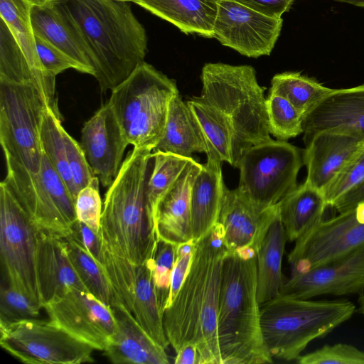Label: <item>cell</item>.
Here are the masks:
<instances>
[{"mask_svg": "<svg viewBox=\"0 0 364 364\" xmlns=\"http://www.w3.org/2000/svg\"><path fill=\"white\" fill-rule=\"evenodd\" d=\"M48 107L34 84L0 79V143L6 165L3 182L35 221L46 220L55 213L41 175L40 129Z\"/></svg>", "mask_w": 364, "mask_h": 364, "instance_id": "1", "label": "cell"}, {"mask_svg": "<svg viewBox=\"0 0 364 364\" xmlns=\"http://www.w3.org/2000/svg\"><path fill=\"white\" fill-rule=\"evenodd\" d=\"M227 249L220 225L196 243L189 272L171 304L163 314L169 345L176 353L196 346L198 364H221L218 313L222 272Z\"/></svg>", "mask_w": 364, "mask_h": 364, "instance_id": "2", "label": "cell"}, {"mask_svg": "<svg viewBox=\"0 0 364 364\" xmlns=\"http://www.w3.org/2000/svg\"><path fill=\"white\" fill-rule=\"evenodd\" d=\"M62 4L87 45L102 92L112 90L142 63L145 28L126 1L65 0Z\"/></svg>", "mask_w": 364, "mask_h": 364, "instance_id": "3", "label": "cell"}, {"mask_svg": "<svg viewBox=\"0 0 364 364\" xmlns=\"http://www.w3.org/2000/svg\"><path fill=\"white\" fill-rule=\"evenodd\" d=\"M151 151L134 147L128 153L105 193L99 230L102 246L136 266L153 256L157 242L146 197Z\"/></svg>", "mask_w": 364, "mask_h": 364, "instance_id": "4", "label": "cell"}, {"mask_svg": "<svg viewBox=\"0 0 364 364\" xmlns=\"http://www.w3.org/2000/svg\"><path fill=\"white\" fill-rule=\"evenodd\" d=\"M257 252H227L224 259L217 325L221 364L273 362L261 329Z\"/></svg>", "mask_w": 364, "mask_h": 364, "instance_id": "5", "label": "cell"}, {"mask_svg": "<svg viewBox=\"0 0 364 364\" xmlns=\"http://www.w3.org/2000/svg\"><path fill=\"white\" fill-rule=\"evenodd\" d=\"M200 96L219 109L233 131V166H238L242 154L252 146L272 140L269 131L264 87L257 80L255 68L208 63L201 72Z\"/></svg>", "mask_w": 364, "mask_h": 364, "instance_id": "6", "label": "cell"}, {"mask_svg": "<svg viewBox=\"0 0 364 364\" xmlns=\"http://www.w3.org/2000/svg\"><path fill=\"white\" fill-rule=\"evenodd\" d=\"M356 311L347 299L310 300L278 295L260 306L263 341L273 358L296 360L313 341L349 320Z\"/></svg>", "mask_w": 364, "mask_h": 364, "instance_id": "7", "label": "cell"}, {"mask_svg": "<svg viewBox=\"0 0 364 364\" xmlns=\"http://www.w3.org/2000/svg\"><path fill=\"white\" fill-rule=\"evenodd\" d=\"M176 81L143 61L111 90L108 105L129 144L152 151L163 137Z\"/></svg>", "mask_w": 364, "mask_h": 364, "instance_id": "8", "label": "cell"}, {"mask_svg": "<svg viewBox=\"0 0 364 364\" xmlns=\"http://www.w3.org/2000/svg\"><path fill=\"white\" fill-rule=\"evenodd\" d=\"M303 165V151L286 141L272 139L252 146L238 164L237 189L257 208L266 210L297 187Z\"/></svg>", "mask_w": 364, "mask_h": 364, "instance_id": "9", "label": "cell"}, {"mask_svg": "<svg viewBox=\"0 0 364 364\" xmlns=\"http://www.w3.org/2000/svg\"><path fill=\"white\" fill-rule=\"evenodd\" d=\"M39 230L2 181L0 183L2 282L43 307L36 266Z\"/></svg>", "mask_w": 364, "mask_h": 364, "instance_id": "10", "label": "cell"}, {"mask_svg": "<svg viewBox=\"0 0 364 364\" xmlns=\"http://www.w3.org/2000/svg\"><path fill=\"white\" fill-rule=\"evenodd\" d=\"M0 345L11 355L30 364L92 363L95 350L50 321L32 318L0 325Z\"/></svg>", "mask_w": 364, "mask_h": 364, "instance_id": "11", "label": "cell"}, {"mask_svg": "<svg viewBox=\"0 0 364 364\" xmlns=\"http://www.w3.org/2000/svg\"><path fill=\"white\" fill-rule=\"evenodd\" d=\"M364 247V201L321 220L296 241L288 255L291 274L341 259Z\"/></svg>", "mask_w": 364, "mask_h": 364, "instance_id": "12", "label": "cell"}, {"mask_svg": "<svg viewBox=\"0 0 364 364\" xmlns=\"http://www.w3.org/2000/svg\"><path fill=\"white\" fill-rule=\"evenodd\" d=\"M43 309L50 321L95 350L104 351L117 330L112 307L85 291L70 290Z\"/></svg>", "mask_w": 364, "mask_h": 364, "instance_id": "13", "label": "cell"}, {"mask_svg": "<svg viewBox=\"0 0 364 364\" xmlns=\"http://www.w3.org/2000/svg\"><path fill=\"white\" fill-rule=\"evenodd\" d=\"M283 20L257 12L232 0H220L213 38L249 58L269 55Z\"/></svg>", "mask_w": 364, "mask_h": 364, "instance_id": "14", "label": "cell"}, {"mask_svg": "<svg viewBox=\"0 0 364 364\" xmlns=\"http://www.w3.org/2000/svg\"><path fill=\"white\" fill-rule=\"evenodd\" d=\"M364 292V247L334 262L291 274L279 295L309 299Z\"/></svg>", "mask_w": 364, "mask_h": 364, "instance_id": "15", "label": "cell"}, {"mask_svg": "<svg viewBox=\"0 0 364 364\" xmlns=\"http://www.w3.org/2000/svg\"><path fill=\"white\" fill-rule=\"evenodd\" d=\"M129 142L110 106H102L81 130L80 145L95 176L109 187L122 166Z\"/></svg>", "mask_w": 364, "mask_h": 364, "instance_id": "16", "label": "cell"}, {"mask_svg": "<svg viewBox=\"0 0 364 364\" xmlns=\"http://www.w3.org/2000/svg\"><path fill=\"white\" fill-rule=\"evenodd\" d=\"M305 182L323 191L341 168L364 144V134L337 127L319 131L304 140Z\"/></svg>", "mask_w": 364, "mask_h": 364, "instance_id": "17", "label": "cell"}, {"mask_svg": "<svg viewBox=\"0 0 364 364\" xmlns=\"http://www.w3.org/2000/svg\"><path fill=\"white\" fill-rule=\"evenodd\" d=\"M279 213L278 203L262 210L237 188H226L218 223L228 252L247 248L257 251L266 232Z\"/></svg>", "mask_w": 364, "mask_h": 364, "instance_id": "18", "label": "cell"}, {"mask_svg": "<svg viewBox=\"0 0 364 364\" xmlns=\"http://www.w3.org/2000/svg\"><path fill=\"white\" fill-rule=\"evenodd\" d=\"M31 19L35 34L68 56L77 65L79 72L94 76L90 50L62 1L33 5Z\"/></svg>", "mask_w": 364, "mask_h": 364, "instance_id": "19", "label": "cell"}, {"mask_svg": "<svg viewBox=\"0 0 364 364\" xmlns=\"http://www.w3.org/2000/svg\"><path fill=\"white\" fill-rule=\"evenodd\" d=\"M36 266L43 307L70 290L87 291L73 266L62 237L39 230Z\"/></svg>", "mask_w": 364, "mask_h": 364, "instance_id": "20", "label": "cell"}, {"mask_svg": "<svg viewBox=\"0 0 364 364\" xmlns=\"http://www.w3.org/2000/svg\"><path fill=\"white\" fill-rule=\"evenodd\" d=\"M202 166L193 159L162 197L156 216L158 239L175 245L193 240L191 193Z\"/></svg>", "mask_w": 364, "mask_h": 364, "instance_id": "21", "label": "cell"}, {"mask_svg": "<svg viewBox=\"0 0 364 364\" xmlns=\"http://www.w3.org/2000/svg\"><path fill=\"white\" fill-rule=\"evenodd\" d=\"M117 327L105 355L113 363L168 364L164 348L151 338L121 302L113 305Z\"/></svg>", "mask_w": 364, "mask_h": 364, "instance_id": "22", "label": "cell"}, {"mask_svg": "<svg viewBox=\"0 0 364 364\" xmlns=\"http://www.w3.org/2000/svg\"><path fill=\"white\" fill-rule=\"evenodd\" d=\"M346 127L364 134V84L333 89L304 119V140L326 129Z\"/></svg>", "mask_w": 364, "mask_h": 364, "instance_id": "23", "label": "cell"}, {"mask_svg": "<svg viewBox=\"0 0 364 364\" xmlns=\"http://www.w3.org/2000/svg\"><path fill=\"white\" fill-rule=\"evenodd\" d=\"M226 188L222 162L207 159L195 180L191 193L194 241L200 240L218 223Z\"/></svg>", "mask_w": 364, "mask_h": 364, "instance_id": "24", "label": "cell"}, {"mask_svg": "<svg viewBox=\"0 0 364 364\" xmlns=\"http://www.w3.org/2000/svg\"><path fill=\"white\" fill-rule=\"evenodd\" d=\"M220 0H138L135 4L186 34L213 38Z\"/></svg>", "mask_w": 364, "mask_h": 364, "instance_id": "25", "label": "cell"}, {"mask_svg": "<svg viewBox=\"0 0 364 364\" xmlns=\"http://www.w3.org/2000/svg\"><path fill=\"white\" fill-rule=\"evenodd\" d=\"M153 151L171 153L191 158L194 153L207 152V144L196 117L179 94L169 105L162 139Z\"/></svg>", "mask_w": 364, "mask_h": 364, "instance_id": "26", "label": "cell"}, {"mask_svg": "<svg viewBox=\"0 0 364 364\" xmlns=\"http://www.w3.org/2000/svg\"><path fill=\"white\" fill-rule=\"evenodd\" d=\"M287 240L279 212L257 252V296L260 306L277 296L285 282L282 259Z\"/></svg>", "mask_w": 364, "mask_h": 364, "instance_id": "27", "label": "cell"}, {"mask_svg": "<svg viewBox=\"0 0 364 364\" xmlns=\"http://www.w3.org/2000/svg\"><path fill=\"white\" fill-rule=\"evenodd\" d=\"M278 207L287 239L294 242L323 219L328 206L323 192L304 181L284 196Z\"/></svg>", "mask_w": 364, "mask_h": 364, "instance_id": "28", "label": "cell"}, {"mask_svg": "<svg viewBox=\"0 0 364 364\" xmlns=\"http://www.w3.org/2000/svg\"><path fill=\"white\" fill-rule=\"evenodd\" d=\"M33 6L28 0H0V16L19 43L32 69L44 85L50 108L58 112L59 110L55 97V77L46 72L36 50L31 19Z\"/></svg>", "mask_w": 364, "mask_h": 364, "instance_id": "29", "label": "cell"}, {"mask_svg": "<svg viewBox=\"0 0 364 364\" xmlns=\"http://www.w3.org/2000/svg\"><path fill=\"white\" fill-rule=\"evenodd\" d=\"M131 312L146 333L167 349L169 343L164 327V313L153 280V256L137 267Z\"/></svg>", "mask_w": 364, "mask_h": 364, "instance_id": "30", "label": "cell"}, {"mask_svg": "<svg viewBox=\"0 0 364 364\" xmlns=\"http://www.w3.org/2000/svg\"><path fill=\"white\" fill-rule=\"evenodd\" d=\"M202 129L207 144V159L233 166L234 137L229 119L200 97L186 101Z\"/></svg>", "mask_w": 364, "mask_h": 364, "instance_id": "31", "label": "cell"}, {"mask_svg": "<svg viewBox=\"0 0 364 364\" xmlns=\"http://www.w3.org/2000/svg\"><path fill=\"white\" fill-rule=\"evenodd\" d=\"M333 90L299 72H284L273 76L269 94L284 97L305 117Z\"/></svg>", "mask_w": 364, "mask_h": 364, "instance_id": "32", "label": "cell"}, {"mask_svg": "<svg viewBox=\"0 0 364 364\" xmlns=\"http://www.w3.org/2000/svg\"><path fill=\"white\" fill-rule=\"evenodd\" d=\"M153 159L146 197L148 213L156 229V216L160 200L193 159L154 151Z\"/></svg>", "mask_w": 364, "mask_h": 364, "instance_id": "33", "label": "cell"}, {"mask_svg": "<svg viewBox=\"0 0 364 364\" xmlns=\"http://www.w3.org/2000/svg\"><path fill=\"white\" fill-rule=\"evenodd\" d=\"M63 238L73 266L87 291L103 303L113 306L116 302L114 291L102 265L71 236Z\"/></svg>", "mask_w": 364, "mask_h": 364, "instance_id": "34", "label": "cell"}, {"mask_svg": "<svg viewBox=\"0 0 364 364\" xmlns=\"http://www.w3.org/2000/svg\"><path fill=\"white\" fill-rule=\"evenodd\" d=\"M0 79L15 82L33 83L43 94L50 106L48 92L44 85L32 69L19 43L1 18L0 21Z\"/></svg>", "mask_w": 364, "mask_h": 364, "instance_id": "35", "label": "cell"}, {"mask_svg": "<svg viewBox=\"0 0 364 364\" xmlns=\"http://www.w3.org/2000/svg\"><path fill=\"white\" fill-rule=\"evenodd\" d=\"M60 118L50 107L45 112L40 129V137L43 153L53 168L61 177L75 200L76 192L70 168L63 139L64 129Z\"/></svg>", "mask_w": 364, "mask_h": 364, "instance_id": "36", "label": "cell"}, {"mask_svg": "<svg viewBox=\"0 0 364 364\" xmlns=\"http://www.w3.org/2000/svg\"><path fill=\"white\" fill-rule=\"evenodd\" d=\"M266 108L269 133L277 140L286 141L304 132V117L284 97L269 94Z\"/></svg>", "mask_w": 364, "mask_h": 364, "instance_id": "37", "label": "cell"}, {"mask_svg": "<svg viewBox=\"0 0 364 364\" xmlns=\"http://www.w3.org/2000/svg\"><path fill=\"white\" fill-rule=\"evenodd\" d=\"M43 307L18 290L2 282L0 289V325L37 318Z\"/></svg>", "mask_w": 364, "mask_h": 364, "instance_id": "38", "label": "cell"}, {"mask_svg": "<svg viewBox=\"0 0 364 364\" xmlns=\"http://www.w3.org/2000/svg\"><path fill=\"white\" fill-rule=\"evenodd\" d=\"M41 175L43 186L58 212L72 229L77 221L75 201L69 189L43 153Z\"/></svg>", "mask_w": 364, "mask_h": 364, "instance_id": "39", "label": "cell"}, {"mask_svg": "<svg viewBox=\"0 0 364 364\" xmlns=\"http://www.w3.org/2000/svg\"><path fill=\"white\" fill-rule=\"evenodd\" d=\"M364 181V144L341 168L322 191L327 205L332 208L336 200Z\"/></svg>", "mask_w": 364, "mask_h": 364, "instance_id": "40", "label": "cell"}, {"mask_svg": "<svg viewBox=\"0 0 364 364\" xmlns=\"http://www.w3.org/2000/svg\"><path fill=\"white\" fill-rule=\"evenodd\" d=\"M177 245L157 238L153 255V280L163 313L168 298L171 277L176 260Z\"/></svg>", "mask_w": 364, "mask_h": 364, "instance_id": "41", "label": "cell"}, {"mask_svg": "<svg viewBox=\"0 0 364 364\" xmlns=\"http://www.w3.org/2000/svg\"><path fill=\"white\" fill-rule=\"evenodd\" d=\"M296 362L299 364H364V350L348 343L324 345L301 355Z\"/></svg>", "mask_w": 364, "mask_h": 364, "instance_id": "42", "label": "cell"}, {"mask_svg": "<svg viewBox=\"0 0 364 364\" xmlns=\"http://www.w3.org/2000/svg\"><path fill=\"white\" fill-rule=\"evenodd\" d=\"M100 180L95 176L89 184L82 188L76 198L77 219L99 234L102 203L99 191Z\"/></svg>", "mask_w": 364, "mask_h": 364, "instance_id": "43", "label": "cell"}, {"mask_svg": "<svg viewBox=\"0 0 364 364\" xmlns=\"http://www.w3.org/2000/svg\"><path fill=\"white\" fill-rule=\"evenodd\" d=\"M63 135L68 166L76 192L78 194L82 188L89 184L95 175L91 170L80 144L65 129L63 131Z\"/></svg>", "mask_w": 364, "mask_h": 364, "instance_id": "44", "label": "cell"}, {"mask_svg": "<svg viewBox=\"0 0 364 364\" xmlns=\"http://www.w3.org/2000/svg\"><path fill=\"white\" fill-rule=\"evenodd\" d=\"M36 50L46 72L56 77L65 70L73 68L78 71L77 65L55 46L34 33Z\"/></svg>", "mask_w": 364, "mask_h": 364, "instance_id": "45", "label": "cell"}, {"mask_svg": "<svg viewBox=\"0 0 364 364\" xmlns=\"http://www.w3.org/2000/svg\"><path fill=\"white\" fill-rule=\"evenodd\" d=\"M196 243L197 242L191 240L177 245L176 260L171 277L169 294L165 309L173 301L189 272Z\"/></svg>", "mask_w": 364, "mask_h": 364, "instance_id": "46", "label": "cell"}, {"mask_svg": "<svg viewBox=\"0 0 364 364\" xmlns=\"http://www.w3.org/2000/svg\"><path fill=\"white\" fill-rule=\"evenodd\" d=\"M68 235L78 242L100 264L101 242L99 234L95 233L85 223H75Z\"/></svg>", "mask_w": 364, "mask_h": 364, "instance_id": "47", "label": "cell"}, {"mask_svg": "<svg viewBox=\"0 0 364 364\" xmlns=\"http://www.w3.org/2000/svg\"><path fill=\"white\" fill-rule=\"evenodd\" d=\"M272 18H282L294 0H232Z\"/></svg>", "mask_w": 364, "mask_h": 364, "instance_id": "48", "label": "cell"}, {"mask_svg": "<svg viewBox=\"0 0 364 364\" xmlns=\"http://www.w3.org/2000/svg\"><path fill=\"white\" fill-rule=\"evenodd\" d=\"M364 201V181L358 186L341 197L332 206L337 213H341L354 208Z\"/></svg>", "mask_w": 364, "mask_h": 364, "instance_id": "49", "label": "cell"}, {"mask_svg": "<svg viewBox=\"0 0 364 364\" xmlns=\"http://www.w3.org/2000/svg\"><path fill=\"white\" fill-rule=\"evenodd\" d=\"M198 353L196 346L192 343L183 346L176 352L174 363L198 364Z\"/></svg>", "mask_w": 364, "mask_h": 364, "instance_id": "50", "label": "cell"}, {"mask_svg": "<svg viewBox=\"0 0 364 364\" xmlns=\"http://www.w3.org/2000/svg\"><path fill=\"white\" fill-rule=\"evenodd\" d=\"M33 5L42 6L54 2L63 1L65 0H28Z\"/></svg>", "mask_w": 364, "mask_h": 364, "instance_id": "51", "label": "cell"}, {"mask_svg": "<svg viewBox=\"0 0 364 364\" xmlns=\"http://www.w3.org/2000/svg\"><path fill=\"white\" fill-rule=\"evenodd\" d=\"M338 2L347 3L359 7H364V0H334Z\"/></svg>", "mask_w": 364, "mask_h": 364, "instance_id": "52", "label": "cell"}, {"mask_svg": "<svg viewBox=\"0 0 364 364\" xmlns=\"http://www.w3.org/2000/svg\"><path fill=\"white\" fill-rule=\"evenodd\" d=\"M358 311L364 316V292L360 294L358 299Z\"/></svg>", "mask_w": 364, "mask_h": 364, "instance_id": "53", "label": "cell"}, {"mask_svg": "<svg viewBox=\"0 0 364 364\" xmlns=\"http://www.w3.org/2000/svg\"><path fill=\"white\" fill-rule=\"evenodd\" d=\"M115 1H126V2H134V3H136L138 0H115Z\"/></svg>", "mask_w": 364, "mask_h": 364, "instance_id": "54", "label": "cell"}]
</instances>
